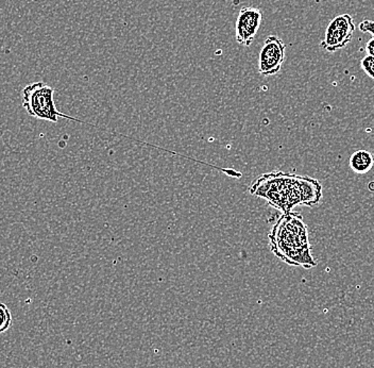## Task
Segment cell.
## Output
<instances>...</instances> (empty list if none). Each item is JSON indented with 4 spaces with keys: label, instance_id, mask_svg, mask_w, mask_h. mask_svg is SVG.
<instances>
[{
    "label": "cell",
    "instance_id": "1",
    "mask_svg": "<svg viewBox=\"0 0 374 368\" xmlns=\"http://www.w3.org/2000/svg\"><path fill=\"white\" fill-rule=\"evenodd\" d=\"M269 241L272 253L285 263L307 270L317 266L311 255L309 232L301 215L284 213L272 227Z\"/></svg>",
    "mask_w": 374,
    "mask_h": 368
},
{
    "label": "cell",
    "instance_id": "2",
    "mask_svg": "<svg viewBox=\"0 0 374 368\" xmlns=\"http://www.w3.org/2000/svg\"><path fill=\"white\" fill-rule=\"evenodd\" d=\"M252 195L263 198L274 208L283 213L292 212L294 206L302 204L300 176L272 172L257 178L249 189Z\"/></svg>",
    "mask_w": 374,
    "mask_h": 368
},
{
    "label": "cell",
    "instance_id": "3",
    "mask_svg": "<svg viewBox=\"0 0 374 368\" xmlns=\"http://www.w3.org/2000/svg\"><path fill=\"white\" fill-rule=\"evenodd\" d=\"M55 90L43 81L28 85L23 90V107L32 117L46 122H58L60 118L82 122L72 116L66 115L55 105Z\"/></svg>",
    "mask_w": 374,
    "mask_h": 368
},
{
    "label": "cell",
    "instance_id": "4",
    "mask_svg": "<svg viewBox=\"0 0 374 368\" xmlns=\"http://www.w3.org/2000/svg\"><path fill=\"white\" fill-rule=\"evenodd\" d=\"M356 29V21L351 15H338L330 21L326 28L321 42L322 48L328 53H335L343 48L351 42Z\"/></svg>",
    "mask_w": 374,
    "mask_h": 368
},
{
    "label": "cell",
    "instance_id": "5",
    "mask_svg": "<svg viewBox=\"0 0 374 368\" xmlns=\"http://www.w3.org/2000/svg\"><path fill=\"white\" fill-rule=\"evenodd\" d=\"M286 45L280 38L269 36L265 40L259 56V73L263 76H274L280 72L285 61Z\"/></svg>",
    "mask_w": 374,
    "mask_h": 368
},
{
    "label": "cell",
    "instance_id": "6",
    "mask_svg": "<svg viewBox=\"0 0 374 368\" xmlns=\"http://www.w3.org/2000/svg\"><path fill=\"white\" fill-rule=\"evenodd\" d=\"M263 12L255 6L240 9L235 23V40L238 44L249 47L261 28Z\"/></svg>",
    "mask_w": 374,
    "mask_h": 368
},
{
    "label": "cell",
    "instance_id": "7",
    "mask_svg": "<svg viewBox=\"0 0 374 368\" xmlns=\"http://www.w3.org/2000/svg\"><path fill=\"white\" fill-rule=\"evenodd\" d=\"M350 167L352 171L358 175H365L373 169L374 157L367 150H356L349 160Z\"/></svg>",
    "mask_w": 374,
    "mask_h": 368
},
{
    "label": "cell",
    "instance_id": "8",
    "mask_svg": "<svg viewBox=\"0 0 374 368\" xmlns=\"http://www.w3.org/2000/svg\"><path fill=\"white\" fill-rule=\"evenodd\" d=\"M12 314L6 303H0V335L6 332L12 326Z\"/></svg>",
    "mask_w": 374,
    "mask_h": 368
},
{
    "label": "cell",
    "instance_id": "9",
    "mask_svg": "<svg viewBox=\"0 0 374 368\" xmlns=\"http://www.w3.org/2000/svg\"><path fill=\"white\" fill-rule=\"evenodd\" d=\"M360 66H362L365 74L374 80V57L367 55L366 57L363 58L362 61H360Z\"/></svg>",
    "mask_w": 374,
    "mask_h": 368
},
{
    "label": "cell",
    "instance_id": "10",
    "mask_svg": "<svg viewBox=\"0 0 374 368\" xmlns=\"http://www.w3.org/2000/svg\"><path fill=\"white\" fill-rule=\"evenodd\" d=\"M358 28H360V31L365 32V33H370L374 38V21H368V19L363 21Z\"/></svg>",
    "mask_w": 374,
    "mask_h": 368
},
{
    "label": "cell",
    "instance_id": "11",
    "mask_svg": "<svg viewBox=\"0 0 374 368\" xmlns=\"http://www.w3.org/2000/svg\"><path fill=\"white\" fill-rule=\"evenodd\" d=\"M366 53L368 56L374 57V38H371L366 45Z\"/></svg>",
    "mask_w": 374,
    "mask_h": 368
}]
</instances>
